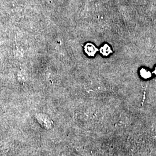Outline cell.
<instances>
[{"label": "cell", "instance_id": "7a4b0ae2", "mask_svg": "<svg viewBox=\"0 0 156 156\" xmlns=\"http://www.w3.org/2000/svg\"><path fill=\"white\" fill-rule=\"evenodd\" d=\"M100 51L104 56H108L112 51L111 47L109 45L105 44L101 47Z\"/></svg>", "mask_w": 156, "mask_h": 156}, {"label": "cell", "instance_id": "3957f363", "mask_svg": "<svg viewBox=\"0 0 156 156\" xmlns=\"http://www.w3.org/2000/svg\"><path fill=\"white\" fill-rule=\"evenodd\" d=\"M140 75H141V76L143 78H145V79L150 78L151 76V74L150 72L147 71L146 70H145V69H142L140 71Z\"/></svg>", "mask_w": 156, "mask_h": 156}, {"label": "cell", "instance_id": "6da1fadb", "mask_svg": "<svg viewBox=\"0 0 156 156\" xmlns=\"http://www.w3.org/2000/svg\"><path fill=\"white\" fill-rule=\"evenodd\" d=\"M84 50L85 52L87 54V55L89 56H94L96 52L98 51V49L93 44L88 43L85 46Z\"/></svg>", "mask_w": 156, "mask_h": 156}]
</instances>
